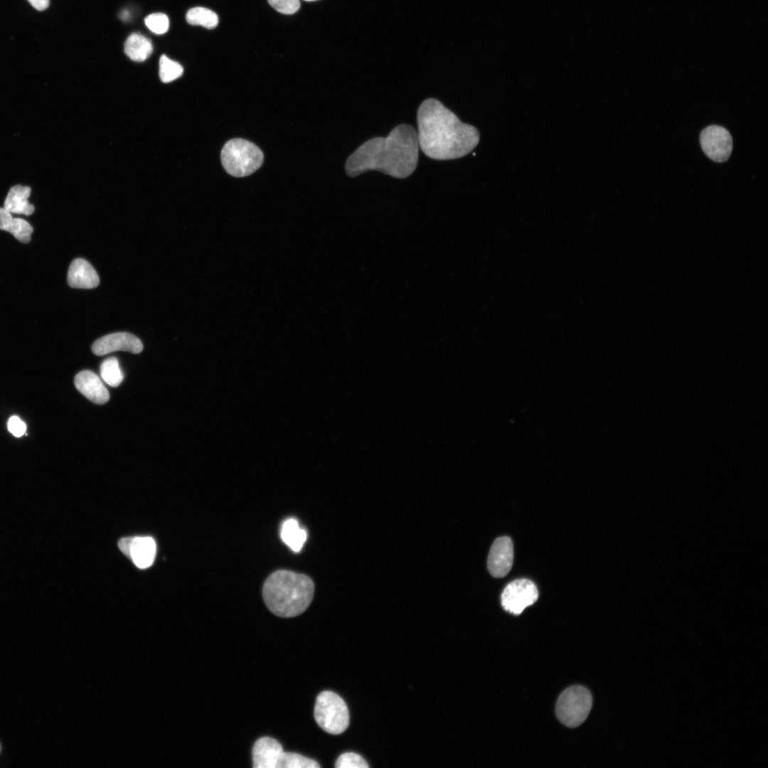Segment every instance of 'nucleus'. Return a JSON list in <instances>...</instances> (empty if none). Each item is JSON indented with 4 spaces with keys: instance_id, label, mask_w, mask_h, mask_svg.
<instances>
[{
    "instance_id": "1",
    "label": "nucleus",
    "mask_w": 768,
    "mask_h": 768,
    "mask_svg": "<svg viewBox=\"0 0 768 768\" xmlns=\"http://www.w3.org/2000/svg\"><path fill=\"white\" fill-rule=\"evenodd\" d=\"M419 147L429 158L451 160L469 154L480 135L473 125L463 123L437 99L424 100L417 112Z\"/></svg>"
},
{
    "instance_id": "2",
    "label": "nucleus",
    "mask_w": 768,
    "mask_h": 768,
    "mask_svg": "<svg viewBox=\"0 0 768 768\" xmlns=\"http://www.w3.org/2000/svg\"><path fill=\"white\" fill-rule=\"evenodd\" d=\"M417 134L406 124L396 126L386 137H377L361 144L347 159L348 176H357L376 170L397 178L410 176L415 170L419 155Z\"/></svg>"
},
{
    "instance_id": "3",
    "label": "nucleus",
    "mask_w": 768,
    "mask_h": 768,
    "mask_svg": "<svg viewBox=\"0 0 768 768\" xmlns=\"http://www.w3.org/2000/svg\"><path fill=\"white\" fill-rule=\"evenodd\" d=\"M314 585L304 575L280 570L264 583L263 599L267 608L280 617H294L303 613L314 596Z\"/></svg>"
},
{
    "instance_id": "4",
    "label": "nucleus",
    "mask_w": 768,
    "mask_h": 768,
    "mask_svg": "<svg viewBox=\"0 0 768 768\" xmlns=\"http://www.w3.org/2000/svg\"><path fill=\"white\" fill-rule=\"evenodd\" d=\"M220 160L228 174L234 177H245L262 166L264 154L254 143L244 139L234 138L224 144Z\"/></svg>"
},
{
    "instance_id": "5",
    "label": "nucleus",
    "mask_w": 768,
    "mask_h": 768,
    "mask_svg": "<svg viewBox=\"0 0 768 768\" xmlns=\"http://www.w3.org/2000/svg\"><path fill=\"white\" fill-rule=\"evenodd\" d=\"M314 715L319 726L329 734H341L349 725L347 705L341 696L330 690L317 695Z\"/></svg>"
},
{
    "instance_id": "6",
    "label": "nucleus",
    "mask_w": 768,
    "mask_h": 768,
    "mask_svg": "<svg viewBox=\"0 0 768 768\" xmlns=\"http://www.w3.org/2000/svg\"><path fill=\"white\" fill-rule=\"evenodd\" d=\"M592 705V697L590 690L581 686H573L559 696L555 714L565 726L576 727L587 719Z\"/></svg>"
},
{
    "instance_id": "7",
    "label": "nucleus",
    "mask_w": 768,
    "mask_h": 768,
    "mask_svg": "<svg viewBox=\"0 0 768 768\" xmlns=\"http://www.w3.org/2000/svg\"><path fill=\"white\" fill-rule=\"evenodd\" d=\"M538 597V590L531 580L518 579L506 585L501 594V601L506 611L518 615L526 607L533 604Z\"/></svg>"
},
{
    "instance_id": "8",
    "label": "nucleus",
    "mask_w": 768,
    "mask_h": 768,
    "mask_svg": "<svg viewBox=\"0 0 768 768\" xmlns=\"http://www.w3.org/2000/svg\"><path fill=\"white\" fill-rule=\"evenodd\" d=\"M700 143L705 155L715 162L727 161L732 149L730 132L719 125H710L703 129Z\"/></svg>"
},
{
    "instance_id": "9",
    "label": "nucleus",
    "mask_w": 768,
    "mask_h": 768,
    "mask_svg": "<svg viewBox=\"0 0 768 768\" xmlns=\"http://www.w3.org/2000/svg\"><path fill=\"white\" fill-rule=\"evenodd\" d=\"M513 560V545L508 536L496 539L489 550L487 568L497 578L503 577L510 572Z\"/></svg>"
},
{
    "instance_id": "10",
    "label": "nucleus",
    "mask_w": 768,
    "mask_h": 768,
    "mask_svg": "<svg viewBox=\"0 0 768 768\" xmlns=\"http://www.w3.org/2000/svg\"><path fill=\"white\" fill-rule=\"evenodd\" d=\"M142 350L143 344L141 340L127 332H116L105 335L96 340L92 346V351L97 356H102L117 351L137 354L141 353Z\"/></svg>"
},
{
    "instance_id": "11",
    "label": "nucleus",
    "mask_w": 768,
    "mask_h": 768,
    "mask_svg": "<svg viewBox=\"0 0 768 768\" xmlns=\"http://www.w3.org/2000/svg\"><path fill=\"white\" fill-rule=\"evenodd\" d=\"M282 745L270 737L259 738L254 744L252 757L254 768H277L283 753Z\"/></svg>"
},
{
    "instance_id": "12",
    "label": "nucleus",
    "mask_w": 768,
    "mask_h": 768,
    "mask_svg": "<svg viewBox=\"0 0 768 768\" xmlns=\"http://www.w3.org/2000/svg\"><path fill=\"white\" fill-rule=\"evenodd\" d=\"M78 390L92 402L98 405L106 403L110 394L100 378L92 371L85 370L75 377Z\"/></svg>"
},
{
    "instance_id": "13",
    "label": "nucleus",
    "mask_w": 768,
    "mask_h": 768,
    "mask_svg": "<svg viewBox=\"0 0 768 768\" xmlns=\"http://www.w3.org/2000/svg\"><path fill=\"white\" fill-rule=\"evenodd\" d=\"M67 282L73 288L92 289L99 284L100 279L94 267L87 260L76 258L69 267Z\"/></svg>"
},
{
    "instance_id": "14",
    "label": "nucleus",
    "mask_w": 768,
    "mask_h": 768,
    "mask_svg": "<svg viewBox=\"0 0 768 768\" xmlns=\"http://www.w3.org/2000/svg\"><path fill=\"white\" fill-rule=\"evenodd\" d=\"M31 192V188L27 186H12L6 197L4 208L11 213L31 215L35 210V207L28 201Z\"/></svg>"
},
{
    "instance_id": "15",
    "label": "nucleus",
    "mask_w": 768,
    "mask_h": 768,
    "mask_svg": "<svg viewBox=\"0 0 768 768\" xmlns=\"http://www.w3.org/2000/svg\"><path fill=\"white\" fill-rule=\"evenodd\" d=\"M0 230L11 233L19 242L27 244L31 241L33 228L20 218H14L4 208H0Z\"/></svg>"
},
{
    "instance_id": "16",
    "label": "nucleus",
    "mask_w": 768,
    "mask_h": 768,
    "mask_svg": "<svg viewBox=\"0 0 768 768\" xmlns=\"http://www.w3.org/2000/svg\"><path fill=\"white\" fill-rule=\"evenodd\" d=\"M155 555L156 543L151 537H134L130 558L138 567L144 569L151 566Z\"/></svg>"
},
{
    "instance_id": "17",
    "label": "nucleus",
    "mask_w": 768,
    "mask_h": 768,
    "mask_svg": "<svg viewBox=\"0 0 768 768\" xmlns=\"http://www.w3.org/2000/svg\"><path fill=\"white\" fill-rule=\"evenodd\" d=\"M280 536L282 541L294 553L299 552L307 538L306 530L302 528L297 519L290 518L282 525Z\"/></svg>"
},
{
    "instance_id": "18",
    "label": "nucleus",
    "mask_w": 768,
    "mask_h": 768,
    "mask_svg": "<svg viewBox=\"0 0 768 768\" xmlns=\"http://www.w3.org/2000/svg\"><path fill=\"white\" fill-rule=\"evenodd\" d=\"M152 52L153 46L151 41L139 33L131 34L125 41L124 53L134 61H144Z\"/></svg>"
},
{
    "instance_id": "19",
    "label": "nucleus",
    "mask_w": 768,
    "mask_h": 768,
    "mask_svg": "<svg viewBox=\"0 0 768 768\" xmlns=\"http://www.w3.org/2000/svg\"><path fill=\"white\" fill-rule=\"evenodd\" d=\"M186 18L189 24L202 26L208 29L215 28L218 23L217 14L204 7H194L189 9Z\"/></svg>"
},
{
    "instance_id": "20",
    "label": "nucleus",
    "mask_w": 768,
    "mask_h": 768,
    "mask_svg": "<svg viewBox=\"0 0 768 768\" xmlns=\"http://www.w3.org/2000/svg\"><path fill=\"white\" fill-rule=\"evenodd\" d=\"M100 375L103 380L112 387H117L124 379V373L115 357H110L102 363Z\"/></svg>"
},
{
    "instance_id": "21",
    "label": "nucleus",
    "mask_w": 768,
    "mask_h": 768,
    "mask_svg": "<svg viewBox=\"0 0 768 768\" xmlns=\"http://www.w3.org/2000/svg\"><path fill=\"white\" fill-rule=\"evenodd\" d=\"M318 762L296 752H283L277 768H319Z\"/></svg>"
},
{
    "instance_id": "22",
    "label": "nucleus",
    "mask_w": 768,
    "mask_h": 768,
    "mask_svg": "<svg viewBox=\"0 0 768 768\" xmlns=\"http://www.w3.org/2000/svg\"><path fill=\"white\" fill-rule=\"evenodd\" d=\"M183 68L178 62L162 55L159 60V77L163 82L168 83L180 78Z\"/></svg>"
},
{
    "instance_id": "23",
    "label": "nucleus",
    "mask_w": 768,
    "mask_h": 768,
    "mask_svg": "<svg viewBox=\"0 0 768 768\" xmlns=\"http://www.w3.org/2000/svg\"><path fill=\"white\" fill-rule=\"evenodd\" d=\"M144 22L146 27L156 34L165 33L169 27V18L163 13L151 14L145 18Z\"/></svg>"
},
{
    "instance_id": "24",
    "label": "nucleus",
    "mask_w": 768,
    "mask_h": 768,
    "mask_svg": "<svg viewBox=\"0 0 768 768\" xmlns=\"http://www.w3.org/2000/svg\"><path fill=\"white\" fill-rule=\"evenodd\" d=\"M367 762L359 754L355 752H345L341 754L336 761V768H368Z\"/></svg>"
},
{
    "instance_id": "25",
    "label": "nucleus",
    "mask_w": 768,
    "mask_h": 768,
    "mask_svg": "<svg viewBox=\"0 0 768 768\" xmlns=\"http://www.w3.org/2000/svg\"><path fill=\"white\" fill-rule=\"evenodd\" d=\"M268 2L275 10L284 14H294L300 7L299 0H268Z\"/></svg>"
},
{
    "instance_id": "26",
    "label": "nucleus",
    "mask_w": 768,
    "mask_h": 768,
    "mask_svg": "<svg viewBox=\"0 0 768 768\" xmlns=\"http://www.w3.org/2000/svg\"><path fill=\"white\" fill-rule=\"evenodd\" d=\"M8 430L15 437H20L26 430L25 423L17 416H12L8 421Z\"/></svg>"
},
{
    "instance_id": "27",
    "label": "nucleus",
    "mask_w": 768,
    "mask_h": 768,
    "mask_svg": "<svg viewBox=\"0 0 768 768\" xmlns=\"http://www.w3.org/2000/svg\"><path fill=\"white\" fill-rule=\"evenodd\" d=\"M134 537H126L121 538L118 542V546L120 550L127 556L130 558L131 548Z\"/></svg>"
},
{
    "instance_id": "28",
    "label": "nucleus",
    "mask_w": 768,
    "mask_h": 768,
    "mask_svg": "<svg viewBox=\"0 0 768 768\" xmlns=\"http://www.w3.org/2000/svg\"><path fill=\"white\" fill-rule=\"evenodd\" d=\"M31 6L38 11L46 9L49 5V0H28Z\"/></svg>"
},
{
    "instance_id": "29",
    "label": "nucleus",
    "mask_w": 768,
    "mask_h": 768,
    "mask_svg": "<svg viewBox=\"0 0 768 768\" xmlns=\"http://www.w3.org/2000/svg\"><path fill=\"white\" fill-rule=\"evenodd\" d=\"M305 1H316V0H305Z\"/></svg>"
},
{
    "instance_id": "30",
    "label": "nucleus",
    "mask_w": 768,
    "mask_h": 768,
    "mask_svg": "<svg viewBox=\"0 0 768 768\" xmlns=\"http://www.w3.org/2000/svg\"><path fill=\"white\" fill-rule=\"evenodd\" d=\"M0 749H1V747H0Z\"/></svg>"
}]
</instances>
